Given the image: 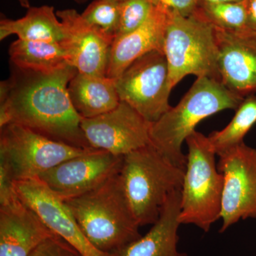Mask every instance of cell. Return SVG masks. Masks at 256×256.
<instances>
[{"instance_id":"1","label":"cell","mask_w":256,"mask_h":256,"mask_svg":"<svg viewBox=\"0 0 256 256\" xmlns=\"http://www.w3.org/2000/svg\"><path fill=\"white\" fill-rule=\"evenodd\" d=\"M10 65V78L0 84V128L18 124L57 142L92 148L68 95V84L77 69L67 65L45 74Z\"/></svg>"},{"instance_id":"2","label":"cell","mask_w":256,"mask_h":256,"mask_svg":"<svg viewBox=\"0 0 256 256\" xmlns=\"http://www.w3.org/2000/svg\"><path fill=\"white\" fill-rule=\"evenodd\" d=\"M64 202L88 240L101 252L114 254L142 236L120 170L97 188Z\"/></svg>"},{"instance_id":"3","label":"cell","mask_w":256,"mask_h":256,"mask_svg":"<svg viewBox=\"0 0 256 256\" xmlns=\"http://www.w3.org/2000/svg\"><path fill=\"white\" fill-rule=\"evenodd\" d=\"M245 98L208 77L197 78L178 105L152 124L150 142L171 162L186 170L183 142L203 120L224 110H236Z\"/></svg>"},{"instance_id":"4","label":"cell","mask_w":256,"mask_h":256,"mask_svg":"<svg viewBox=\"0 0 256 256\" xmlns=\"http://www.w3.org/2000/svg\"><path fill=\"white\" fill-rule=\"evenodd\" d=\"M184 173L151 142L124 156L120 176L140 226L156 223L170 195L182 190Z\"/></svg>"},{"instance_id":"5","label":"cell","mask_w":256,"mask_h":256,"mask_svg":"<svg viewBox=\"0 0 256 256\" xmlns=\"http://www.w3.org/2000/svg\"><path fill=\"white\" fill-rule=\"evenodd\" d=\"M186 142L188 152L178 222L194 224L208 232L220 218L224 176L216 164V154L208 137L195 130Z\"/></svg>"},{"instance_id":"6","label":"cell","mask_w":256,"mask_h":256,"mask_svg":"<svg viewBox=\"0 0 256 256\" xmlns=\"http://www.w3.org/2000/svg\"><path fill=\"white\" fill-rule=\"evenodd\" d=\"M163 53L172 88L188 75L220 82L215 28L196 11L188 16L168 14Z\"/></svg>"},{"instance_id":"7","label":"cell","mask_w":256,"mask_h":256,"mask_svg":"<svg viewBox=\"0 0 256 256\" xmlns=\"http://www.w3.org/2000/svg\"><path fill=\"white\" fill-rule=\"evenodd\" d=\"M92 149L57 142L18 124L0 128V158L9 165L16 182L37 178L66 160Z\"/></svg>"},{"instance_id":"8","label":"cell","mask_w":256,"mask_h":256,"mask_svg":"<svg viewBox=\"0 0 256 256\" xmlns=\"http://www.w3.org/2000/svg\"><path fill=\"white\" fill-rule=\"evenodd\" d=\"M124 101L151 124L171 108L169 69L162 52L152 50L134 60L116 79Z\"/></svg>"},{"instance_id":"9","label":"cell","mask_w":256,"mask_h":256,"mask_svg":"<svg viewBox=\"0 0 256 256\" xmlns=\"http://www.w3.org/2000/svg\"><path fill=\"white\" fill-rule=\"evenodd\" d=\"M224 176L220 233L240 220L256 218V150L242 142L220 154Z\"/></svg>"},{"instance_id":"10","label":"cell","mask_w":256,"mask_h":256,"mask_svg":"<svg viewBox=\"0 0 256 256\" xmlns=\"http://www.w3.org/2000/svg\"><path fill=\"white\" fill-rule=\"evenodd\" d=\"M151 122L126 102L92 118H82V129L90 146L116 156L150 143Z\"/></svg>"},{"instance_id":"11","label":"cell","mask_w":256,"mask_h":256,"mask_svg":"<svg viewBox=\"0 0 256 256\" xmlns=\"http://www.w3.org/2000/svg\"><path fill=\"white\" fill-rule=\"evenodd\" d=\"M122 158L92 149L66 160L37 178L58 198L66 201L92 191L116 174Z\"/></svg>"},{"instance_id":"12","label":"cell","mask_w":256,"mask_h":256,"mask_svg":"<svg viewBox=\"0 0 256 256\" xmlns=\"http://www.w3.org/2000/svg\"><path fill=\"white\" fill-rule=\"evenodd\" d=\"M64 30L60 45L69 65L79 73L106 76L114 38L89 24L76 10H58Z\"/></svg>"},{"instance_id":"13","label":"cell","mask_w":256,"mask_h":256,"mask_svg":"<svg viewBox=\"0 0 256 256\" xmlns=\"http://www.w3.org/2000/svg\"><path fill=\"white\" fill-rule=\"evenodd\" d=\"M15 188L18 197L35 210L48 228L82 256H112L90 244L65 202L38 178L16 182Z\"/></svg>"},{"instance_id":"14","label":"cell","mask_w":256,"mask_h":256,"mask_svg":"<svg viewBox=\"0 0 256 256\" xmlns=\"http://www.w3.org/2000/svg\"><path fill=\"white\" fill-rule=\"evenodd\" d=\"M220 82L246 98L256 92V34L215 28Z\"/></svg>"},{"instance_id":"15","label":"cell","mask_w":256,"mask_h":256,"mask_svg":"<svg viewBox=\"0 0 256 256\" xmlns=\"http://www.w3.org/2000/svg\"><path fill=\"white\" fill-rule=\"evenodd\" d=\"M54 235L18 196L0 204V256H28Z\"/></svg>"},{"instance_id":"16","label":"cell","mask_w":256,"mask_h":256,"mask_svg":"<svg viewBox=\"0 0 256 256\" xmlns=\"http://www.w3.org/2000/svg\"><path fill=\"white\" fill-rule=\"evenodd\" d=\"M168 13L153 6L146 22L127 34L116 37L109 55L106 76L116 79L138 58L152 52H163Z\"/></svg>"},{"instance_id":"17","label":"cell","mask_w":256,"mask_h":256,"mask_svg":"<svg viewBox=\"0 0 256 256\" xmlns=\"http://www.w3.org/2000/svg\"><path fill=\"white\" fill-rule=\"evenodd\" d=\"M181 190L170 195L159 218L144 236L114 252L112 256H186L178 249Z\"/></svg>"},{"instance_id":"18","label":"cell","mask_w":256,"mask_h":256,"mask_svg":"<svg viewBox=\"0 0 256 256\" xmlns=\"http://www.w3.org/2000/svg\"><path fill=\"white\" fill-rule=\"evenodd\" d=\"M68 92L74 108L82 118H92L114 110L120 102L116 79L106 76L77 73Z\"/></svg>"},{"instance_id":"19","label":"cell","mask_w":256,"mask_h":256,"mask_svg":"<svg viewBox=\"0 0 256 256\" xmlns=\"http://www.w3.org/2000/svg\"><path fill=\"white\" fill-rule=\"evenodd\" d=\"M57 18L54 8L44 5L31 6L25 16L18 20L2 18L0 40L15 34L20 40L60 43L65 35L63 24Z\"/></svg>"},{"instance_id":"20","label":"cell","mask_w":256,"mask_h":256,"mask_svg":"<svg viewBox=\"0 0 256 256\" xmlns=\"http://www.w3.org/2000/svg\"><path fill=\"white\" fill-rule=\"evenodd\" d=\"M10 64L20 69L50 73L69 65L60 43L18 40L8 52Z\"/></svg>"},{"instance_id":"21","label":"cell","mask_w":256,"mask_h":256,"mask_svg":"<svg viewBox=\"0 0 256 256\" xmlns=\"http://www.w3.org/2000/svg\"><path fill=\"white\" fill-rule=\"evenodd\" d=\"M228 126L208 136L216 156L244 142L248 132L256 124V97L250 95L244 99Z\"/></svg>"},{"instance_id":"22","label":"cell","mask_w":256,"mask_h":256,"mask_svg":"<svg viewBox=\"0 0 256 256\" xmlns=\"http://www.w3.org/2000/svg\"><path fill=\"white\" fill-rule=\"evenodd\" d=\"M196 11L216 28L232 32L250 31L247 28L246 10L244 1L198 3Z\"/></svg>"},{"instance_id":"23","label":"cell","mask_w":256,"mask_h":256,"mask_svg":"<svg viewBox=\"0 0 256 256\" xmlns=\"http://www.w3.org/2000/svg\"><path fill=\"white\" fill-rule=\"evenodd\" d=\"M82 16L89 24L114 40L118 32L120 2L116 0H94Z\"/></svg>"},{"instance_id":"24","label":"cell","mask_w":256,"mask_h":256,"mask_svg":"<svg viewBox=\"0 0 256 256\" xmlns=\"http://www.w3.org/2000/svg\"><path fill=\"white\" fill-rule=\"evenodd\" d=\"M152 9V4L148 0H126L120 2L119 28L116 37L127 34L142 26Z\"/></svg>"},{"instance_id":"25","label":"cell","mask_w":256,"mask_h":256,"mask_svg":"<svg viewBox=\"0 0 256 256\" xmlns=\"http://www.w3.org/2000/svg\"><path fill=\"white\" fill-rule=\"evenodd\" d=\"M28 256H82L68 242L54 235L47 238Z\"/></svg>"},{"instance_id":"26","label":"cell","mask_w":256,"mask_h":256,"mask_svg":"<svg viewBox=\"0 0 256 256\" xmlns=\"http://www.w3.org/2000/svg\"><path fill=\"white\" fill-rule=\"evenodd\" d=\"M15 182L12 170L6 162L0 158V204L18 198Z\"/></svg>"},{"instance_id":"27","label":"cell","mask_w":256,"mask_h":256,"mask_svg":"<svg viewBox=\"0 0 256 256\" xmlns=\"http://www.w3.org/2000/svg\"><path fill=\"white\" fill-rule=\"evenodd\" d=\"M153 6L166 12L188 16L194 14L198 6V0H148Z\"/></svg>"},{"instance_id":"28","label":"cell","mask_w":256,"mask_h":256,"mask_svg":"<svg viewBox=\"0 0 256 256\" xmlns=\"http://www.w3.org/2000/svg\"><path fill=\"white\" fill-rule=\"evenodd\" d=\"M246 10L247 28L256 34V0H244Z\"/></svg>"},{"instance_id":"29","label":"cell","mask_w":256,"mask_h":256,"mask_svg":"<svg viewBox=\"0 0 256 256\" xmlns=\"http://www.w3.org/2000/svg\"><path fill=\"white\" fill-rule=\"evenodd\" d=\"M244 0H198V3H230L242 2Z\"/></svg>"},{"instance_id":"30","label":"cell","mask_w":256,"mask_h":256,"mask_svg":"<svg viewBox=\"0 0 256 256\" xmlns=\"http://www.w3.org/2000/svg\"><path fill=\"white\" fill-rule=\"evenodd\" d=\"M20 4L24 8L26 9H30L31 8V4H30V0H18Z\"/></svg>"},{"instance_id":"31","label":"cell","mask_w":256,"mask_h":256,"mask_svg":"<svg viewBox=\"0 0 256 256\" xmlns=\"http://www.w3.org/2000/svg\"><path fill=\"white\" fill-rule=\"evenodd\" d=\"M73 1L78 3V4H82V3L86 2L88 0H73Z\"/></svg>"},{"instance_id":"32","label":"cell","mask_w":256,"mask_h":256,"mask_svg":"<svg viewBox=\"0 0 256 256\" xmlns=\"http://www.w3.org/2000/svg\"><path fill=\"white\" fill-rule=\"evenodd\" d=\"M116 1L119 2H122L126 1V0H116Z\"/></svg>"}]
</instances>
